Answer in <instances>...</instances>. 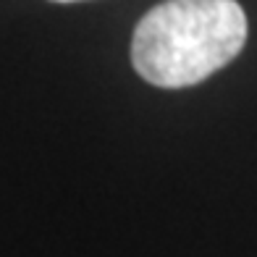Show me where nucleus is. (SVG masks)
<instances>
[{"instance_id": "obj_1", "label": "nucleus", "mask_w": 257, "mask_h": 257, "mask_svg": "<svg viewBox=\"0 0 257 257\" xmlns=\"http://www.w3.org/2000/svg\"><path fill=\"white\" fill-rule=\"evenodd\" d=\"M247 42V16L236 0H166L134 29L132 63L163 89L200 84L236 58Z\"/></svg>"}, {"instance_id": "obj_2", "label": "nucleus", "mask_w": 257, "mask_h": 257, "mask_svg": "<svg viewBox=\"0 0 257 257\" xmlns=\"http://www.w3.org/2000/svg\"><path fill=\"white\" fill-rule=\"evenodd\" d=\"M55 3H76V0H55Z\"/></svg>"}]
</instances>
